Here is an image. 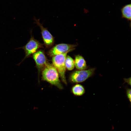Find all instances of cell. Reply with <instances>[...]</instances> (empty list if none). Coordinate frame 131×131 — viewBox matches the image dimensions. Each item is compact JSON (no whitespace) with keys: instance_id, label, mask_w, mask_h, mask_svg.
Instances as JSON below:
<instances>
[{"instance_id":"obj_11","label":"cell","mask_w":131,"mask_h":131,"mask_svg":"<svg viewBox=\"0 0 131 131\" xmlns=\"http://www.w3.org/2000/svg\"><path fill=\"white\" fill-rule=\"evenodd\" d=\"M65 65L66 68L68 70H72L75 67L74 61L71 57L67 55L65 59Z\"/></svg>"},{"instance_id":"obj_3","label":"cell","mask_w":131,"mask_h":131,"mask_svg":"<svg viewBox=\"0 0 131 131\" xmlns=\"http://www.w3.org/2000/svg\"><path fill=\"white\" fill-rule=\"evenodd\" d=\"M31 34L30 39L25 45L16 49H22L24 50L25 54L24 57L18 65L20 64L26 59L33 55L38 49L42 47V44L35 39L31 33Z\"/></svg>"},{"instance_id":"obj_10","label":"cell","mask_w":131,"mask_h":131,"mask_svg":"<svg viewBox=\"0 0 131 131\" xmlns=\"http://www.w3.org/2000/svg\"><path fill=\"white\" fill-rule=\"evenodd\" d=\"M122 17L131 20V4L127 5L121 9Z\"/></svg>"},{"instance_id":"obj_13","label":"cell","mask_w":131,"mask_h":131,"mask_svg":"<svg viewBox=\"0 0 131 131\" xmlns=\"http://www.w3.org/2000/svg\"><path fill=\"white\" fill-rule=\"evenodd\" d=\"M131 78L130 77L128 78H125L124 79V81L125 82L127 83L129 85H131Z\"/></svg>"},{"instance_id":"obj_7","label":"cell","mask_w":131,"mask_h":131,"mask_svg":"<svg viewBox=\"0 0 131 131\" xmlns=\"http://www.w3.org/2000/svg\"><path fill=\"white\" fill-rule=\"evenodd\" d=\"M35 23L40 27L42 37L45 46L49 47L52 46L54 42V37L46 28L44 27L38 20L35 19Z\"/></svg>"},{"instance_id":"obj_2","label":"cell","mask_w":131,"mask_h":131,"mask_svg":"<svg viewBox=\"0 0 131 131\" xmlns=\"http://www.w3.org/2000/svg\"><path fill=\"white\" fill-rule=\"evenodd\" d=\"M68 53L55 55L53 56L52 58L53 65L57 69L62 81L66 84L67 82L65 77V61Z\"/></svg>"},{"instance_id":"obj_1","label":"cell","mask_w":131,"mask_h":131,"mask_svg":"<svg viewBox=\"0 0 131 131\" xmlns=\"http://www.w3.org/2000/svg\"><path fill=\"white\" fill-rule=\"evenodd\" d=\"M43 80L60 89L63 87L59 79V74L56 68L53 64L47 63L42 72Z\"/></svg>"},{"instance_id":"obj_6","label":"cell","mask_w":131,"mask_h":131,"mask_svg":"<svg viewBox=\"0 0 131 131\" xmlns=\"http://www.w3.org/2000/svg\"><path fill=\"white\" fill-rule=\"evenodd\" d=\"M32 58L35 62L39 75L41 70L44 68L48 63L46 57L43 51L39 50L32 55Z\"/></svg>"},{"instance_id":"obj_9","label":"cell","mask_w":131,"mask_h":131,"mask_svg":"<svg viewBox=\"0 0 131 131\" xmlns=\"http://www.w3.org/2000/svg\"><path fill=\"white\" fill-rule=\"evenodd\" d=\"M72 91L75 95L80 96L85 93V90L82 85L79 84H77L73 86L72 89Z\"/></svg>"},{"instance_id":"obj_8","label":"cell","mask_w":131,"mask_h":131,"mask_svg":"<svg viewBox=\"0 0 131 131\" xmlns=\"http://www.w3.org/2000/svg\"><path fill=\"white\" fill-rule=\"evenodd\" d=\"M74 62L75 66L78 70H86L88 68L85 60L81 55H77L75 56Z\"/></svg>"},{"instance_id":"obj_5","label":"cell","mask_w":131,"mask_h":131,"mask_svg":"<svg viewBox=\"0 0 131 131\" xmlns=\"http://www.w3.org/2000/svg\"><path fill=\"white\" fill-rule=\"evenodd\" d=\"M77 45L66 43H61L56 45L49 51V55L53 57L60 54L68 53L75 49Z\"/></svg>"},{"instance_id":"obj_4","label":"cell","mask_w":131,"mask_h":131,"mask_svg":"<svg viewBox=\"0 0 131 131\" xmlns=\"http://www.w3.org/2000/svg\"><path fill=\"white\" fill-rule=\"evenodd\" d=\"M95 70V68H92L87 70L75 71L71 74L70 80L74 83L83 82L92 76Z\"/></svg>"},{"instance_id":"obj_12","label":"cell","mask_w":131,"mask_h":131,"mask_svg":"<svg viewBox=\"0 0 131 131\" xmlns=\"http://www.w3.org/2000/svg\"><path fill=\"white\" fill-rule=\"evenodd\" d=\"M131 89L128 88L126 90V94L127 97L130 102H131Z\"/></svg>"}]
</instances>
